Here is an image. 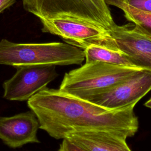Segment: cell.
Instances as JSON below:
<instances>
[{"instance_id":"cell-1","label":"cell","mask_w":151,"mask_h":151,"mask_svg":"<svg viewBox=\"0 0 151 151\" xmlns=\"http://www.w3.org/2000/svg\"><path fill=\"white\" fill-rule=\"evenodd\" d=\"M36 114L40 128L55 139L84 130H106L127 137L137 131L139 123L134 106L108 110L60 89L45 88L28 100Z\"/></svg>"},{"instance_id":"cell-2","label":"cell","mask_w":151,"mask_h":151,"mask_svg":"<svg viewBox=\"0 0 151 151\" xmlns=\"http://www.w3.org/2000/svg\"><path fill=\"white\" fill-rule=\"evenodd\" d=\"M84 50L66 42L19 43L0 40V64L12 67L29 65H80Z\"/></svg>"},{"instance_id":"cell-3","label":"cell","mask_w":151,"mask_h":151,"mask_svg":"<svg viewBox=\"0 0 151 151\" xmlns=\"http://www.w3.org/2000/svg\"><path fill=\"white\" fill-rule=\"evenodd\" d=\"M142 68L111 64L101 61L85 63L65 73L59 89L87 100L126 79Z\"/></svg>"},{"instance_id":"cell-4","label":"cell","mask_w":151,"mask_h":151,"mask_svg":"<svg viewBox=\"0 0 151 151\" xmlns=\"http://www.w3.org/2000/svg\"><path fill=\"white\" fill-rule=\"evenodd\" d=\"M24 9L41 19L73 18L109 31L116 24L105 0H22Z\"/></svg>"},{"instance_id":"cell-5","label":"cell","mask_w":151,"mask_h":151,"mask_svg":"<svg viewBox=\"0 0 151 151\" xmlns=\"http://www.w3.org/2000/svg\"><path fill=\"white\" fill-rule=\"evenodd\" d=\"M14 67L16 68L15 73L2 84L3 97L11 101H28L58 76L54 65H17Z\"/></svg>"},{"instance_id":"cell-6","label":"cell","mask_w":151,"mask_h":151,"mask_svg":"<svg viewBox=\"0 0 151 151\" xmlns=\"http://www.w3.org/2000/svg\"><path fill=\"white\" fill-rule=\"evenodd\" d=\"M150 90L151 71L142 69L86 100L108 110H117L135 106Z\"/></svg>"},{"instance_id":"cell-7","label":"cell","mask_w":151,"mask_h":151,"mask_svg":"<svg viewBox=\"0 0 151 151\" xmlns=\"http://www.w3.org/2000/svg\"><path fill=\"white\" fill-rule=\"evenodd\" d=\"M40 20L42 32L57 35L65 42L83 50L90 44L103 45L108 34L102 27L73 18Z\"/></svg>"},{"instance_id":"cell-8","label":"cell","mask_w":151,"mask_h":151,"mask_svg":"<svg viewBox=\"0 0 151 151\" xmlns=\"http://www.w3.org/2000/svg\"><path fill=\"white\" fill-rule=\"evenodd\" d=\"M107 31L104 46L125 54L135 67L151 71V38L137 31L132 24H116Z\"/></svg>"},{"instance_id":"cell-9","label":"cell","mask_w":151,"mask_h":151,"mask_svg":"<svg viewBox=\"0 0 151 151\" xmlns=\"http://www.w3.org/2000/svg\"><path fill=\"white\" fill-rule=\"evenodd\" d=\"M38 128L39 121L32 110L9 117L0 116V139L13 149L30 143H40Z\"/></svg>"},{"instance_id":"cell-10","label":"cell","mask_w":151,"mask_h":151,"mask_svg":"<svg viewBox=\"0 0 151 151\" xmlns=\"http://www.w3.org/2000/svg\"><path fill=\"white\" fill-rule=\"evenodd\" d=\"M65 139L84 151H132L126 143V136L110 131H80Z\"/></svg>"},{"instance_id":"cell-11","label":"cell","mask_w":151,"mask_h":151,"mask_svg":"<svg viewBox=\"0 0 151 151\" xmlns=\"http://www.w3.org/2000/svg\"><path fill=\"white\" fill-rule=\"evenodd\" d=\"M83 50L86 63L101 61L111 64L135 67L127 56L119 50L98 44H90Z\"/></svg>"},{"instance_id":"cell-12","label":"cell","mask_w":151,"mask_h":151,"mask_svg":"<svg viewBox=\"0 0 151 151\" xmlns=\"http://www.w3.org/2000/svg\"><path fill=\"white\" fill-rule=\"evenodd\" d=\"M108 5L114 6L124 13V17L139 32L151 38V13L136 9L124 0H105Z\"/></svg>"},{"instance_id":"cell-13","label":"cell","mask_w":151,"mask_h":151,"mask_svg":"<svg viewBox=\"0 0 151 151\" xmlns=\"http://www.w3.org/2000/svg\"><path fill=\"white\" fill-rule=\"evenodd\" d=\"M124 1L136 9L151 13V0H124Z\"/></svg>"},{"instance_id":"cell-14","label":"cell","mask_w":151,"mask_h":151,"mask_svg":"<svg viewBox=\"0 0 151 151\" xmlns=\"http://www.w3.org/2000/svg\"><path fill=\"white\" fill-rule=\"evenodd\" d=\"M58 151H84L67 139H63Z\"/></svg>"},{"instance_id":"cell-15","label":"cell","mask_w":151,"mask_h":151,"mask_svg":"<svg viewBox=\"0 0 151 151\" xmlns=\"http://www.w3.org/2000/svg\"><path fill=\"white\" fill-rule=\"evenodd\" d=\"M17 0H0V14L13 5Z\"/></svg>"},{"instance_id":"cell-16","label":"cell","mask_w":151,"mask_h":151,"mask_svg":"<svg viewBox=\"0 0 151 151\" xmlns=\"http://www.w3.org/2000/svg\"><path fill=\"white\" fill-rule=\"evenodd\" d=\"M144 105H145L146 107L151 109V98H150L149 100H148L144 104Z\"/></svg>"}]
</instances>
